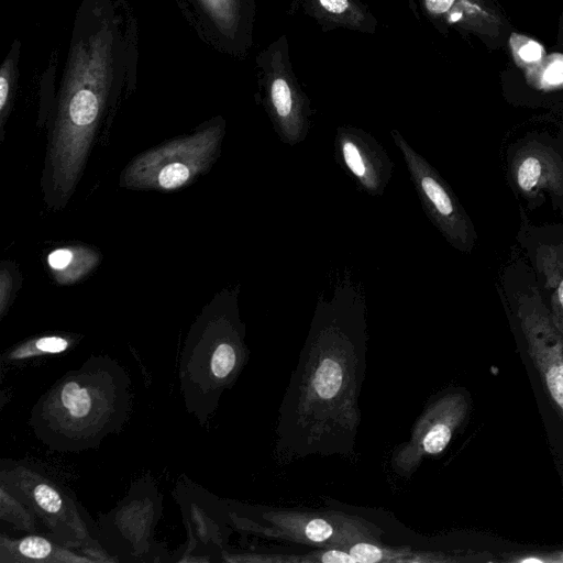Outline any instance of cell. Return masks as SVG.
Instances as JSON below:
<instances>
[{
    "mask_svg": "<svg viewBox=\"0 0 563 563\" xmlns=\"http://www.w3.org/2000/svg\"><path fill=\"white\" fill-rule=\"evenodd\" d=\"M366 350L364 303L352 288L318 303L278 409L277 457L354 454Z\"/></svg>",
    "mask_w": 563,
    "mask_h": 563,
    "instance_id": "cell-1",
    "label": "cell"
},
{
    "mask_svg": "<svg viewBox=\"0 0 563 563\" xmlns=\"http://www.w3.org/2000/svg\"><path fill=\"white\" fill-rule=\"evenodd\" d=\"M106 29L80 40L73 54L51 143L52 187L66 198L74 188L113 77L112 37Z\"/></svg>",
    "mask_w": 563,
    "mask_h": 563,
    "instance_id": "cell-2",
    "label": "cell"
},
{
    "mask_svg": "<svg viewBox=\"0 0 563 563\" xmlns=\"http://www.w3.org/2000/svg\"><path fill=\"white\" fill-rule=\"evenodd\" d=\"M262 103L279 140L295 146L308 135L312 109L294 74L288 41L282 35L257 56Z\"/></svg>",
    "mask_w": 563,
    "mask_h": 563,
    "instance_id": "cell-3",
    "label": "cell"
},
{
    "mask_svg": "<svg viewBox=\"0 0 563 563\" xmlns=\"http://www.w3.org/2000/svg\"><path fill=\"white\" fill-rule=\"evenodd\" d=\"M222 136L223 124L218 123L151 150L130 164L122 183L133 188L178 189L212 162Z\"/></svg>",
    "mask_w": 563,
    "mask_h": 563,
    "instance_id": "cell-4",
    "label": "cell"
},
{
    "mask_svg": "<svg viewBox=\"0 0 563 563\" xmlns=\"http://www.w3.org/2000/svg\"><path fill=\"white\" fill-rule=\"evenodd\" d=\"M391 137L402 154L422 209L446 241L462 252H470L476 234L456 196L438 170L404 139L397 130Z\"/></svg>",
    "mask_w": 563,
    "mask_h": 563,
    "instance_id": "cell-5",
    "label": "cell"
},
{
    "mask_svg": "<svg viewBox=\"0 0 563 563\" xmlns=\"http://www.w3.org/2000/svg\"><path fill=\"white\" fill-rule=\"evenodd\" d=\"M274 538L305 544L346 549L358 541L382 542L384 530L373 522L341 511L273 509L263 517Z\"/></svg>",
    "mask_w": 563,
    "mask_h": 563,
    "instance_id": "cell-6",
    "label": "cell"
},
{
    "mask_svg": "<svg viewBox=\"0 0 563 563\" xmlns=\"http://www.w3.org/2000/svg\"><path fill=\"white\" fill-rule=\"evenodd\" d=\"M468 396L454 389L434 397L417 420L409 440L391 457V470L398 476H410L428 455L441 453L465 421Z\"/></svg>",
    "mask_w": 563,
    "mask_h": 563,
    "instance_id": "cell-7",
    "label": "cell"
},
{
    "mask_svg": "<svg viewBox=\"0 0 563 563\" xmlns=\"http://www.w3.org/2000/svg\"><path fill=\"white\" fill-rule=\"evenodd\" d=\"M517 317L528 355L563 419V332L552 322L549 309L536 289L519 299Z\"/></svg>",
    "mask_w": 563,
    "mask_h": 563,
    "instance_id": "cell-8",
    "label": "cell"
},
{
    "mask_svg": "<svg viewBox=\"0 0 563 563\" xmlns=\"http://www.w3.org/2000/svg\"><path fill=\"white\" fill-rule=\"evenodd\" d=\"M334 157L360 189L373 197L384 194L393 176L394 163L372 134L352 125L338 126Z\"/></svg>",
    "mask_w": 563,
    "mask_h": 563,
    "instance_id": "cell-9",
    "label": "cell"
},
{
    "mask_svg": "<svg viewBox=\"0 0 563 563\" xmlns=\"http://www.w3.org/2000/svg\"><path fill=\"white\" fill-rule=\"evenodd\" d=\"M512 175L527 196L541 190L563 195V161L547 145L529 143L521 147L512 159Z\"/></svg>",
    "mask_w": 563,
    "mask_h": 563,
    "instance_id": "cell-10",
    "label": "cell"
},
{
    "mask_svg": "<svg viewBox=\"0 0 563 563\" xmlns=\"http://www.w3.org/2000/svg\"><path fill=\"white\" fill-rule=\"evenodd\" d=\"M423 14L437 26L497 36L501 19L487 0H420Z\"/></svg>",
    "mask_w": 563,
    "mask_h": 563,
    "instance_id": "cell-11",
    "label": "cell"
},
{
    "mask_svg": "<svg viewBox=\"0 0 563 563\" xmlns=\"http://www.w3.org/2000/svg\"><path fill=\"white\" fill-rule=\"evenodd\" d=\"M299 8L311 16L324 31L345 29L374 34L377 21L361 0H292V9Z\"/></svg>",
    "mask_w": 563,
    "mask_h": 563,
    "instance_id": "cell-12",
    "label": "cell"
},
{
    "mask_svg": "<svg viewBox=\"0 0 563 563\" xmlns=\"http://www.w3.org/2000/svg\"><path fill=\"white\" fill-rule=\"evenodd\" d=\"M225 40L244 49L251 43L253 0H200Z\"/></svg>",
    "mask_w": 563,
    "mask_h": 563,
    "instance_id": "cell-13",
    "label": "cell"
},
{
    "mask_svg": "<svg viewBox=\"0 0 563 563\" xmlns=\"http://www.w3.org/2000/svg\"><path fill=\"white\" fill-rule=\"evenodd\" d=\"M536 264L550 292L551 320L563 332V243L540 245Z\"/></svg>",
    "mask_w": 563,
    "mask_h": 563,
    "instance_id": "cell-14",
    "label": "cell"
},
{
    "mask_svg": "<svg viewBox=\"0 0 563 563\" xmlns=\"http://www.w3.org/2000/svg\"><path fill=\"white\" fill-rule=\"evenodd\" d=\"M523 74L526 82L536 90L543 92L561 90L563 89V54L551 53L539 66Z\"/></svg>",
    "mask_w": 563,
    "mask_h": 563,
    "instance_id": "cell-15",
    "label": "cell"
},
{
    "mask_svg": "<svg viewBox=\"0 0 563 563\" xmlns=\"http://www.w3.org/2000/svg\"><path fill=\"white\" fill-rule=\"evenodd\" d=\"M508 45L515 64L522 71L539 66L548 55L541 43L520 33H511Z\"/></svg>",
    "mask_w": 563,
    "mask_h": 563,
    "instance_id": "cell-16",
    "label": "cell"
},
{
    "mask_svg": "<svg viewBox=\"0 0 563 563\" xmlns=\"http://www.w3.org/2000/svg\"><path fill=\"white\" fill-rule=\"evenodd\" d=\"M63 407L74 418L86 417L91 408V397L87 388L76 382H68L60 391Z\"/></svg>",
    "mask_w": 563,
    "mask_h": 563,
    "instance_id": "cell-17",
    "label": "cell"
},
{
    "mask_svg": "<svg viewBox=\"0 0 563 563\" xmlns=\"http://www.w3.org/2000/svg\"><path fill=\"white\" fill-rule=\"evenodd\" d=\"M238 356L236 349L231 342L218 344L210 363L214 377L223 379L231 375L238 364Z\"/></svg>",
    "mask_w": 563,
    "mask_h": 563,
    "instance_id": "cell-18",
    "label": "cell"
},
{
    "mask_svg": "<svg viewBox=\"0 0 563 563\" xmlns=\"http://www.w3.org/2000/svg\"><path fill=\"white\" fill-rule=\"evenodd\" d=\"M19 550L29 559L42 560L51 553L52 548L49 542L41 537H27L20 542Z\"/></svg>",
    "mask_w": 563,
    "mask_h": 563,
    "instance_id": "cell-19",
    "label": "cell"
},
{
    "mask_svg": "<svg viewBox=\"0 0 563 563\" xmlns=\"http://www.w3.org/2000/svg\"><path fill=\"white\" fill-rule=\"evenodd\" d=\"M34 497L38 506L46 511L57 512L62 507L60 496L48 485H37L34 489Z\"/></svg>",
    "mask_w": 563,
    "mask_h": 563,
    "instance_id": "cell-20",
    "label": "cell"
},
{
    "mask_svg": "<svg viewBox=\"0 0 563 563\" xmlns=\"http://www.w3.org/2000/svg\"><path fill=\"white\" fill-rule=\"evenodd\" d=\"M75 252L70 249H58L48 255V264L52 269L59 273L66 269L74 260Z\"/></svg>",
    "mask_w": 563,
    "mask_h": 563,
    "instance_id": "cell-21",
    "label": "cell"
},
{
    "mask_svg": "<svg viewBox=\"0 0 563 563\" xmlns=\"http://www.w3.org/2000/svg\"><path fill=\"white\" fill-rule=\"evenodd\" d=\"M11 62L5 63L1 69L0 76V112L3 117L5 106L9 98L10 92V81H11Z\"/></svg>",
    "mask_w": 563,
    "mask_h": 563,
    "instance_id": "cell-22",
    "label": "cell"
},
{
    "mask_svg": "<svg viewBox=\"0 0 563 563\" xmlns=\"http://www.w3.org/2000/svg\"><path fill=\"white\" fill-rule=\"evenodd\" d=\"M35 346L42 352L59 353L67 349L68 342L59 336H46L37 340Z\"/></svg>",
    "mask_w": 563,
    "mask_h": 563,
    "instance_id": "cell-23",
    "label": "cell"
},
{
    "mask_svg": "<svg viewBox=\"0 0 563 563\" xmlns=\"http://www.w3.org/2000/svg\"><path fill=\"white\" fill-rule=\"evenodd\" d=\"M562 29H563V16H562Z\"/></svg>",
    "mask_w": 563,
    "mask_h": 563,
    "instance_id": "cell-24",
    "label": "cell"
}]
</instances>
